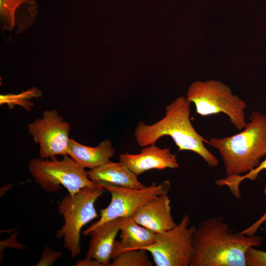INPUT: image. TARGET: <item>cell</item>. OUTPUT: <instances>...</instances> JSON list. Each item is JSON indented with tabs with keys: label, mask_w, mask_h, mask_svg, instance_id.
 Returning a JSON list of instances; mask_svg holds the SVG:
<instances>
[{
	"label": "cell",
	"mask_w": 266,
	"mask_h": 266,
	"mask_svg": "<svg viewBox=\"0 0 266 266\" xmlns=\"http://www.w3.org/2000/svg\"><path fill=\"white\" fill-rule=\"evenodd\" d=\"M262 240L260 236L233 233L221 216L207 218L196 227L190 266H246V251Z\"/></svg>",
	"instance_id": "obj_1"
},
{
	"label": "cell",
	"mask_w": 266,
	"mask_h": 266,
	"mask_svg": "<svg viewBox=\"0 0 266 266\" xmlns=\"http://www.w3.org/2000/svg\"><path fill=\"white\" fill-rule=\"evenodd\" d=\"M191 102L179 97L166 107L165 116L152 125L140 121L134 131V137L141 147L155 145L160 138L169 136L179 151H192L201 157L211 167L218 165L217 158L205 146L208 143L195 129L190 120Z\"/></svg>",
	"instance_id": "obj_2"
},
{
	"label": "cell",
	"mask_w": 266,
	"mask_h": 266,
	"mask_svg": "<svg viewBox=\"0 0 266 266\" xmlns=\"http://www.w3.org/2000/svg\"><path fill=\"white\" fill-rule=\"evenodd\" d=\"M208 144L222 157L226 176L243 175L266 155V115L254 111L243 131L231 136L212 137Z\"/></svg>",
	"instance_id": "obj_3"
},
{
	"label": "cell",
	"mask_w": 266,
	"mask_h": 266,
	"mask_svg": "<svg viewBox=\"0 0 266 266\" xmlns=\"http://www.w3.org/2000/svg\"><path fill=\"white\" fill-rule=\"evenodd\" d=\"M186 98L195 104L196 113L201 116L223 113L237 129L246 126V103L220 81H196L189 87Z\"/></svg>",
	"instance_id": "obj_4"
},
{
	"label": "cell",
	"mask_w": 266,
	"mask_h": 266,
	"mask_svg": "<svg viewBox=\"0 0 266 266\" xmlns=\"http://www.w3.org/2000/svg\"><path fill=\"white\" fill-rule=\"evenodd\" d=\"M104 190L100 186L84 188L73 195L68 193L59 204L58 212L63 216L64 224L56 236L64 239V247L72 258L80 252L81 229L98 216L95 203Z\"/></svg>",
	"instance_id": "obj_5"
},
{
	"label": "cell",
	"mask_w": 266,
	"mask_h": 266,
	"mask_svg": "<svg viewBox=\"0 0 266 266\" xmlns=\"http://www.w3.org/2000/svg\"><path fill=\"white\" fill-rule=\"evenodd\" d=\"M28 168L35 182L48 193L57 192L63 186L73 195L83 188L99 186L90 179L88 171L68 155L62 159H33Z\"/></svg>",
	"instance_id": "obj_6"
},
{
	"label": "cell",
	"mask_w": 266,
	"mask_h": 266,
	"mask_svg": "<svg viewBox=\"0 0 266 266\" xmlns=\"http://www.w3.org/2000/svg\"><path fill=\"white\" fill-rule=\"evenodd\" d=\"M190 224V216L185 214L174 228L156 233L154 243L144 250L151 254L157 266H190L196 229Z\"/></svg>",
	"instance_id": "obj_7"
},
{
	"label": "cell",
	"mask_w": 266,
	"mask_h": 266,
	"mask_svg": "<svg viewBox=\"0 0 266 266\" xmlns=\"http://www.w3.org/2000/svg\"><path fill=\"white\" fill-rule=\"evenodd\" d=\"M98 185L103 187L111 196L110 203L100 210V219L88 229H92L100 224L118 218L132 217L137 209L145 202L159 196L168 193L170 188L169 181L160 184L152 182L149 186L134 189L108 183Z\"/></svg>",
	"instance_id": "obj_8"
},
{
	"label": "cell",
	"mask_w": 266,
	"mask_h": 266,
	"mask_svg": "<svg viewBox=\"0 0 266 266\" xmlns=\"http://www.w3.org/2000/svg\"><path fill=\"white\" fill-rule=\"evenodd\" d=\"M70 125L55 109L45 111L41 118L28 125L29 133L39 145L41 158L67 155Z\"/></svg>",
	"instance_id": "obj_9"
},
{
	"label": "cell",
	"mask_w": 266,
	"mask_h": 266,
	"mask_svg": "<svg viewBox=\"0 0 266 266\" xmlns=\"http://www.w3.org/2000/svg\"><path fill=\"white\" fill-rule=\"evenodd\" d=\"M119 161L137 176L151 169H174L179 166L176 156L171 153L170 147L161 148L155 145L144 147L138 154H121Z\"/></svg>",
	"instance_id": "obj_10"
},
{
	"label": "cell",
	"mask_w": 266,
	"mask_h": 266,
	"mask_svg": "<svg viewBox=\"0 0 266 266\" xmlns=\"http://www.w3.org/2000/svg\"><path fill=\"white\" fill-rule=\"evenodd\" d=\"M132 217L140 225L155 233L171 230L177 225L171 215L170 200L167 193L142 204Z\"/></svg>",
	"instance_id": "obj_11"
},
{
	"label": "cell",
	"mask_w": 266,
	"mask_h": 266,
	"mask_svg": "<svg viewBox=\"0 0 266 266\" xmlns=\"http://www.w3.org/2000/svg\"><path fill=\"white\" fill-rule=\"evenodd\" d=\"M120 218H118L83 231V235H89L90 238L86 257L97 260L102 266H109L115 238L120 232Z\"/></svg>",
	"instance_id": "obj_12"
},
{
	"label": "cell",
	"mask_w": 266,
	"mask_h": 266,
	"mask_svg": "<svg viewBox=\"0 0 266 266\" xmlns=\"http://www.w3.org/2000/svg\"><path fill=\"white\" fill-rule=\"evenodd\" d=\"M120 239L116 240L111 259L119 253L144 249L155 241L156 233L137 223L132 217L120 218Z\"/></svg>",
	"instance_id": "obj_13"
},
{
	"label": "cell",
	"mask_w": 266,
	"mask_h": 266,
	"mask_svg": "<svg viewBox=\"0 0 266 266\" xmlns=\"http://www.w3.org/2000/svg\"><path fill=\"white\" fill-rule=\"evenodd\" d=\"M90 179L98 185L108 183L134 189L145 187L126 166L120 162H109L88 171Z\"/></svg>",
	"instance_id": "obj_14"
},
{
	"label": "cell",
	"mask_w": 266,
	"mask_h": 266,
	"mask_svg": "<svg viewBox=\"0 0 266 266\" xmlns=\"http://www.w3.org/2000/svg\"><path fill=\"white\" fill-rule=\"evenodd\" d=\"M115 150L109 139L101 141L97 146L90 147L69 139L67 155L83 167L92 169L109 161Z\"/></svg>",
	"instance_id": "obj_15"
},
{
	"label": "cell",
	"mask_w": 266,
	"mask_h": 266,
	"mask_svg": "<svg viewBox=\"0 0 266 266\" xmlns=\"http://www.w3.org/2000/svg\"><path fill=\"white\" fill-rule=\"evenodd\" d=\"M35 0H0V13L2 30H12L16 15L26 11H37Z\"/></svg>",
	"instance_id": "obj_16"
},
{
	"label": "cell",
	"mask_w": 266,
	"mask_h": 266,
	"mask_svg": "<svg viewBox=\"0 0 266 266\" xmlns=\"http://www.w3.org/2000/svg\"><path fill=\"white\" fill-rule=\"evenodd\" d=\"M42 96L41 90L33 87L20 94H2L0 96V105L6 104L9 109L19 105L25 109L30 111L34 106L32 102L33 98H38Z\"/></svg>",
	"instance_id": "obj_17"
},
{
	"label": "cell",
	"mask_w": 266,
	"mask_h": 266,
	"mask_svg": "<svg viewBox=\"0 0 266 266\" xmlns=\"http://www.w3.org/2000/svg\"><path fill=\"white\" fill-rule=\"evenodd\" d=\"M263 170H266V157L256 167L243 175L226 176L216 180L215 182L218 186L228 187L235 198L240 199L239 185L241 182L245 179L256 180L259 173Z\"/></svg>",
	"instance_id": "obj_18"
},
{
	"label": "cell",
	"mask_w": 266,
	"mask_h": 266,
	"mask_svg": "<svg viewBox=\"0 0 266 266\" xmlns=\"http://www.w3.org/2000/svg\"><path fill=\"white\" fill-rule=\"evenodd\" d=\"M147 252L144 249L122 251L112 259L109 266H152Z\"/></svg>",
	"instance_id": "obj_19"
},
{
	"label": "cell",
	"mask_w": 266,
	"mask_h": 266,
	"mask_svg": "<svg viewBox=\"0 0 266 266\" xmlns=\"http://www.w3.org/2000/svg\"><path fill=\"white\" fill-rule=\"evenodd\" d=\"M246 263L247 266H266V252L249 248L246 253Z\"/></svg>",
	"instance_id": "obj_20"
},
{
	"label": "cell",
	"mask_w": 266,
	"mask_h": 266,
	"mask_svg": "<svg viewBox=\"0 0 266 266\" xmlns=\"http://www.w3.org/2000/svg\"><path fill=\"white\" fill-rule=\"evenodd\" d=\"M62 255L61 252L52 250L49 247L46 246L42 250L41 258L35 266H52Z\"/></svg>",
	"instance_id": "obj_21"
},
{
	"label": "cell",
	"mask_w": 266,
	"mask_h": 266,
	"mask_svg": "<svg viewBox=\"0 0 266 266\" xmlns=\"http://www.w3.org/2000/svg\"><path fill=\"white\" fill-rule=\"evenodd\" d=\"M75 266H102V265L97 260L86 258L85 259L78 260Z\"/></svg>",
	"instance_id": "obj_22"
},
{
	"label": "cell",
	"mask_w": 266,
	"mask_h": 266,
	"mask_svg": "<svg viewBox=\"0 0 266 266\" xmlns=\"http://www.w3.org/2000/svg\"><path fill=\"white\" fill-rule=\"evenodd\" d=\"M264 219H265V230H264V233L265 234V235H266V215L265 216V217H264Z\"/></svg>",
	"instance_id": "obj_23"
}]
</instances>
